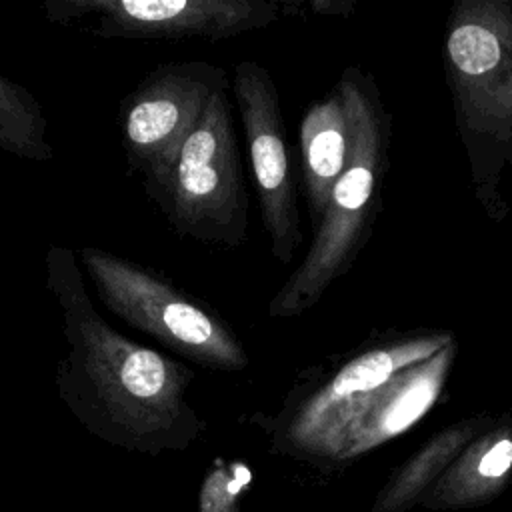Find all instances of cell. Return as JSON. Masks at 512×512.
I'll use <instances>...</instances> for the list:
<instances>
[{"instance_id": "obj_1", "label": "cell", "mask_w": 512, "mask_h": 512, "mask_svg": "<svg viewBox=\"0 0 512 512\" xmlns=\"http://www.w3.org/2000/svg\"><path fill=\"white\" fill-rule=\"evenodd\" d=\"M46 290L58 304L66 350L54 376L64 402L88 424L130 434L186 430L194 370L112 328L92 304L78 252L52 244L44 256Z\"/></svg>"}, {"instance_id": "obj_2", "label": "cell", "mask_w": 512, "mask_h": 512, "mask_svg": "<svg viewBox=\"0 0 512 512\" xmlns=\"http://www.w3.org/2000/svg\"><path fill=\"white\" fill-rule=\"evenodd\" d=\"M350 120L348 164L330 192L304 260L268 304V318H294L318 304L370 238L388 166V116L372 78L348 68L336 84Z\"/></svg>"}, {"instance_id": "obj_3", "label": "cell", "mask_w": 512, "mask_h": 512, "mask_svg": "<svg viewBox=\"0 0 512 512\" xmlns=\"http://www.w3.org/2000/svg\"><path fill=\"white\" fill-rule=\"evenodd\" d=\"M78 260L102 304L164 348L208 370L250 366L246 346L222 314L162 272L98 246H82Z\"/></svg>"}, {"instance_id": "obj_4", "label": "cell", "mask_w": 512, "mask_h": 512, "mask_svg": "<svg viewBox=\"0 0 512 512\" xmlns=\"http://www.w3.org/2000/svg\"><path fill=\"white\" fill-rule=\"evenodd\" d=\"M144 190L180 236L224 248L246 242L248 194L228 90L212 96L172 170Z\"/></svg>"}, {"instance_id": "obj_5", "label": "cell", "mask_w": 512, "mask_h": 512, "mask_svg": "<svg viewBox=\"0 0 512 512\" xmlns=\"http://www.w3.org/2000/svg\"><path fill=\"white\" fill-rule=\"evenodd\" d=\"M446 70L472 162L512 148V4L460 2L446 36Z\"/></svg>"}, {"instance_id": "obj_6", "label": "cell", "mask_w": 512, "mask_h": 512, "mask_svg": "<svg viewBox=\"0 0 512 512\" xmlns=\"http://www.w3.org/2000/svg\"><path fill=\"white\" fill-rule=\"evenodd\" d=\"M230 88L228 72L212 62H162L124 98L118 114L128 164L142 184L164 178L212 96Z\"/></svg>"}, {"instance_id": "obj_7", "label": "cell", "mask_w": 512, "mask_h": 512, "mask_svg": "<svg viewBox=\"0 0 512 512\" xmlns=\"http://www.w3.org/2000/svg\"><path fill=\"white\" fill-rule=\"evenodd\" d=\"M46 18L98 38L226 40L280 18L272 0H50Z\"/></svg>"}, {"instance_id": "obj_8", "label": "cell", "mask_w": 512, "mask_h": 512, "mask_svg": "<svg viewBox=\"0 0 512 512\" xmlns=\"http://www.w3.org/2000/svg\"><path fill=\"white\" fill-rule=\"evenodd\" d=\"M230 84L246 136L262 228L270 240L272 256L280 264H290L304 240V232L296 204L280 94L268 68L254 60L238 62Z\"/></svg>"}, {"instance_id": "obj_9", "label": "cell", "mask_w": 512, "mask_h": 512, "mask_svg": "<svg viewBox=\"0 0 512 512\" xmlns=\"http://www.w3.org/2000/svg\"><path fill=\"white\" fill-rule=\"evenodd\" d=\"M302 182L314 228L350 156V120L340 88L312 102L300 124Z\"/></svg>"}, {"instance_id": "obj_10", "label": "cell", "mask_w": 512, "mask_h": 512, "mask_svg": "<svg viewBox=\"0 0 512 512\" xmlns=\"http://www.w3.org/2000/svg\"><path fill=\"white\" fill-rule=\"evenodd\" d=\"M48 120L42 104L22 84L0 74V150L22 160L48 162Z\"/></svg>"}, {"instance_id": "obj_11", "label": "cell", "mask_w": 512, "mask_h": 512, "mask_svg": "<svg viewBox=\"0 0 512 512\" xmlns=\"http://www.w3.org/2000/svg\"><path fill=\"white\" fill-rule=\"evenodd\" d=\"M512 466V438L496 440L480 458L478 474L484 478H498Z\"/></svg>"}]
</instances>
